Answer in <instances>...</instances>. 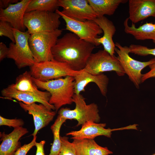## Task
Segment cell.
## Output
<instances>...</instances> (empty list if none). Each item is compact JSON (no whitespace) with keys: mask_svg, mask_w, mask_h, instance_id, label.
<instances>
[{"mask_svg":"<svg viewBox=\"0 0 155 155\" xmlns=\"http://www.w3.org/2000/svg\"><path fill=\"white\" fill-rule=\"evenodd\" d=\"M74 93L79 94L85 91V87L90 82H94L98 87L102 95L106 96L107 92L109 79L103 73L98 75L90 73L84 69L79 74L74 77Z\"/></svg>","mask_w":155,"mask_h":155,"instance_id":"cell-16","label":"cell"},{"mask_svg":"<svg viewBox=\"0 0 155 155\" xmlns=\"http://www.w3.org/2000/svg\"><path fill=\"white\" fill-rule=\"evenodd\" d=\"M95 46L70 32L58 38L51 51L54 60L66 64L73 70L80 71L85 67Z\"/></svg>","mask_w":155,"mask_h":155,"instance_id":"cell-1","label":"cell"},{"mask_svg":"<svg viewBox=\"0 0 155 155\" xmlns=\"http://www.w3.org/2000/svg\"><path fill=\"white\" fill-rule=\"evenodd\" d=\"M77 155H109L113 152L98 145L94 139H73Z\"/></svg>","mask_w":155,"mask_h":155,"instance_id":"cell-20","label":"cell"},{"mask_svg":"<svg viewBox=\"0 0 155 155\" xmlns=\"http://www.w3.org/2000/svg\"><path fill=\"white\" fill-rule=\"evenodd\" d=\"M16 42L10 43L7 58L12 59L19 69L32 66L35 62L28 40L30 34L13 28Z\"/></svg>","mask_w":155,"mask_h":155,"instance_id":"cell-7","label":"cell"},{"mask_svg":"<svg viewBox=\"0 0 155 155\" xmlns=\"http://www.w3.org/2000/svg\"><path fill=\"white\" fill-rule=\"evenodd\" d=\"M30 1L22 0L17 3L10 4L5 9H0V20L8 22L16 29L25 32L24 17Z\"/></svg>","mask_w":155,"mask_h":155,"instance_id":"cell-14","label":"cell"},{"mask_svg":"<svg viewBox=\"0 0 155 155\" xmlns=\"http://www.w3.org/2000/svg\"><path fill=\"white\" fill-rule=\"evenodd\" d=\"M84 69L93 75L108 71H114L119 76H123L125 74L117 57L111 55L104 50L92 53Z\"/></svg>","mask_w":155,"mask_h":155,"instance_id":"cell-9","label":"cell"},{"mask_svg":"<svg viewBox=\"0 0 155 155\" xmlns=\"http://www.w3.org/2000/svg\"><path fill=\"white\" fill-rule=\"evenodd\" d=\"M68 139L66 136H60L61 145L59 155H77L73 144L69 142Z\"/></svg>","mask_w":155,"mask_h":155,"instance_id":"cell-27","label":"cell"},{"mask_svg":"<svg viewBox=\"0 0 155 155\" xmlns=\"http://www.w3.org/2000/svg\"><path fill=\"white\" fill-rule=\"evenodd\" d=\"M19 103L22 108L33 116L35 129L31 135L33 137L36 136L40 130L47 126L55 115V111L49 110L41 103L26 104L21 102Z\"/></svg>","mask_w":155,"mask_h":155,"instance_id":"cell-15","label":"cell"},{"mask_svg":"<svg viewBox=\"0 0 155 155\" xmlns=\"http://www.w3.org/2000/svg\"><path fill=\"white\" fill-rule=\"evenodd\" d=\"M18 1V0H0V9H5L10 4L17 3Z\"/></svg>","mask_w":155,"mask_h":155,"instance_id":"cell-33","label":"cell"},{"mask_svg":"<svg viewBox=\"0 0 155 155\" xmlns=\"http://www.w3.org/2000/svg\"><path fill=\"white\" fill-rule=\"evenodd\" d=\"M28 132L27 129L20 127L14 128L9 134L0 133V155H14L21 146L20 138Z\"/></svg>","mask_w":155,"mask_h":155,"instance_id":"cell-19","label":"cell"},{"mask_svg":"<svg viewBox=\"0 0 155 155\" xmlns=\"http://www.w3.org/2000/svg\"><path fill=\"white\" fill-rule=\"evenodd\" d=\"M24 122L20 119H8L0 116V125H5L14 128L22 126Z\"/></svg>","mask_w":155,"mask_h":155,"instance_id":"cell-29","label":"cell"},{"mask_svg":"<svg viewBox=\"0 0 155 155\" xmlns=\"http://www.w3.org/2000/svg\"><path fill=\"white\" fill-rule=\"evenodd\" d=\"M150 71L146 73L142 74L141 79V83L149 78H155V62L149 65Z\"/></svg>","mask_w":155,"mask_h":155,"instance_id":"cell-31","label":"cell"},{"mask_svg":"<svg viewBox=\"0 0 155 155\" xmlns=\"http://www.w3.org/2000/svg\"><path fill=\"white\" fill-rule=\"evenodd\" d=\"M83 70L74 71L66 64L53 60L35 63L30 67V71L33 78L41 81H46L67 76L74 77Z\"/></svg>","mask_w":155,"mask_h":155,"instance_id":"cell-6","label":"cell"},{"mask_svg":"<svg viewBox=\"0 0 155 155\" xmlns=\"http://www.w3.org/2000/svg\"><path fill=\"white\" fill-rule=\"evenodd\" d=\"M94 21L102 29L103 33L102 37L96 38V46L102 44L104 50L111 55H114L116 46L113 37L116 31L114 24L104 16L97 18Z\"/></svg>","mask_w":155,"mask_h":155,"instance_id":"cell-18","label":"cell"},{"mask_svg":"<svg viewBox=\"0 0 155 155\" xmlns=\"http://www.w3.org/2000/svg\"><path fill=\"white\" fill-rule=\"evenodd\" d=\"M11 25L6 21H0V36L9 38L12 42L15 43V39Z\"/></svg>","mask_w":155,"mask_h":155,"instance_id":"cell-28","label":"cell"},{"mask_svg":"<svg viewBox=\"0 0 155 155\" xmlns=\"http://www.w3.org/2000/svg\"><path fill=\"white\" fill-rule=\"evenodd\" d=\"M106 124L98 123L93 121H88L82 125L81 129L78 131H72L67 133L66 135H71L73 139H94L96 137L103 135L111 137L112 132L115 131L124 129H137V125L134 124L125 127L114 129H105Z\"/></svg>","mask_w":155,"mask_h":155,"instance_id":"cell-12","label":"cell"},{"mask_svg":"<svg viewBox=\"0 0 155 155\" xmlns=\"http://www.w3.org/2000/svg\"><path fill=\"white\" fill-rule=\"evenodd\" d=\"M129 48V53L142 56L148 55H152L155 56V48L150 49L141 45L135 44H131Z\"/></svg>","mask_w":155,"mask_h":155,"instance_id":"cell-26","label":"cell"},{"mask_svg":"<svg viewBox=\"0 0 155 155\" xmlns=\"http://www.w3.org/2000/svg\"><path fill=\"white\" fill-rule=\"evenodd\" d=\"M38 88L45 90L51 94L49 103L53 105L56 112L62 106L73 102L74 78L67 76L46 81H41L33 77Z\"/></svg>","mask_w":155,"mask_h":155,"instance_id":"cell-2","label":"cell"},{"mask_svg":"<svg viewBox=\"0 0 155 155\" xmlns=\"http://www.w3.org/2000/svg\"><path fill=\"white\" fill-rule=\"evenodd\" d=\"M129 19L134 24L150 17L155 18V0H128Z\"/></svg>","mask_w":155,"mask_h":155,"instance_id":"cell-17","label":"cell"},{"mask_svg":"<svg viewBox=\"0 0 155 155\" xmlns=\"http://www.w3.org/2000/svg\"><path fill=\"white\" fill-rule=\"evenodd\" d=\"M88 2L98 17L104 15L111 16L115 13L118 6L125 3L127 0H88Z\"/></svg>","mask_w":155,"mask_h":155,"instance_id":"cell-22","label":"cell"},{"mask_svg":"<svg viewBox=\"0 0 155 155\" xmlns=\"http://www.w3.org/2000/svg\"><path fill=\"white\" fill-rule=\"evenodd\" d=\"M115 52L118 55L117 58L120 62L125 74L135 87L139 89L141 84L142 74V70L145 67L155 62V57L149 61L141 62L132 58L129 55V47L122 46L119 43H115Z\"/></svg>","mask_w":155,"mask_h":155,"instance_id":"cell-8","label":"cell"},{"mask_svg":"<svg viewBox=\"0 0 155 155\" xmlns=\"http://www.w3.org/2000/svg\"><path fill=\"white\" fill-rule=\"evenodd\" d=\"M1 93L2 97L5 99L14 98L26 104L38 102L50 110H55L54 106L49 103L51 94L47 91L41 94L23 92L16 89L11 84L3 89Z\"/></svg>","mask_w":155,"mask_h":155,"instance_id":"cell-13","label":"cell"},{"mask_svg":"<svg viewBox=\"0 0 155 155\" xmlns=\"http://www.w3.org/2000/svg\"><path fill=\"white\" fill-rule=\"evenodd\" d=\"M129 20L127 18L123 22L125 33L131 34L137 40L152 39L155 44V23L147 22L136 28L133 23H132L131 26H129Z\"/></svg>","mask_w":155,"mask_h":155,"instance_id":"cell-21","label":"cell"},{"mask_svg":"<svg viewBox=\"0 0 155 155\" xmlns=\"http://www.w3.org/2000/svg\"><path fill=\"white\" fill-rule=\"evenodd\" d=\"M73 101L75 108L73 110L66 107L61 108L58 112V115L67 119H75L78 121L76 126L82 125L88 121L98 123L100 120L97 105L94 103L87 104L85 99L80 94H75Z\"/></svg>","mask_w":155,"mask_h":155,"instance_id":"cell-4","label":"cell"},{"mask_svg":"<svg viewBox=\"0 0 155 155\" xmlns=\"http://www.w3.org/2000/svg\"><path fill=\"white\" fill-rule=\"evenodd\" d=\"M36 136L33 137V140L30 143L24 144L16 151L14 155H26L33 147L35 146Z\"/></svg>","mask_w":155,"mask_h":155,"instance_id":"cell-30","label":"cell"},{"mask_svg":"<svg viewBox=\"0 0 155 155\" xmlns=\"http://www.w3.org/2000/svg\"><path fill=\"white\" fill-rule=\"evenodd\" d=\"M61 12L69 18L82 22L94 20L97 17L88 0H59Z\"/></svg>","mask_w":155,"mask_h":155,"instance_id":"cell-11","label":"cell"},{"mask_svg":"<svg viewBox=\"0 0 155 155\" xmlns=\"http://www.w3.org/2000/svg\"><path fill=\"white\" fill-rule=\"evenodd\" d=\"M62 30L59 29L30 34L28 44L35 63L53 60L51 49L55 45Z\"/></svg>","mask_w":155,"mask_h":155,"instance_id":"cell-3","label":"cell"},{"mask_svg":"<svg viewBox=\"0 0 155 155\" xmlns=\"http://www.w3.org/2000/svg\"><path fill=\"white\" fill-rule=\"evenodd\" d=\"M11 85L16 89L22 91L38 94H42L44 92L38 89L30 71H26L18 75L16 78L15 83Z\"/></svg>","mask_w":155,"mask_h":155,"instance_id":"cell-23","label":"cell"},{"mask_svg":"<svg viewBox=\"0 0 155 155\" xmlns=\"http://www.w3.org/2000/svg\"><path fill=\"white\" fill-rule=\"evenodd\" d=\"M153 155H155V154H153Z\"/></svg>","mask_w":155,"mask_h":155,"instance_id":"cell-34","label":"cell"},{"mask_svg":"<svg viewBox=\"0 0 155 155\" xmlns=\"http://www.w3.org/2000/svg\"><path fill=\"white\" fill-rule=\"evenodd\" d=\"M9 51V48L3 42H0V61H2L7 57Z\"/></svg>","mask_w":155,"mask_h":155,"instance_id":"cell-32","label":"cell"},{"mask_svg":"<svg viewBox=\"0 0 155 155\" xmlns=\"http://www.w3.org/2000/svg\"><path fill=\"white\" fill-rule=\"evenodd\" d=\"M55 12L65 21V30L75 34L80 39L96 46V39L103 32L94 20L85 22L77 21L67 16L58 9Z\"/></svg>","mask_w":155,"mask_h":155,"instance_id":"cell-10","label":"cell"},{"mask_svg":"<svg viewBox=\"0 0 155 155\" xmlns=\"http://www.w3.org/2000/svg\"><path fill=\"white\" fill-rule=\"evenodd\" d=\"M61 17L55 11H33L25 12L24 24L30 34L51 32L59 29Z\"/></svg>","mask_w":155,"mask_h":155,"instance_id":"cell-5","label":"cell"},{"mask_svg":"<svg viewBox=\"0 0 155 155\" xmlns=\"http://www.w3.org/2000/svg\"><path fill=\"white\" fill-rule=\"evenodd\" d=\"M59 7V0H31L26 12L34 11L55 12Z\"/></svg>","mask_w":155,"mask_h":155,"instance_id":"cell-24","label":"cell"},{"mask_svg":"<svg viewBox=\"0 0 155 155\" xmlns=\"http://www.w3.org/2000/svg\"><path fill=\"white\" fill-rule=\"evenodd\" d=\"M66 120L58 115L51 129L53 135V141L51 147L50 153L48 155H59L61 145L60 135V129L63 124Z\"/></svg>","mask_w":155,"mask_h":155,"instance_id":"cell-25","label":"cell"}]
</instances>
